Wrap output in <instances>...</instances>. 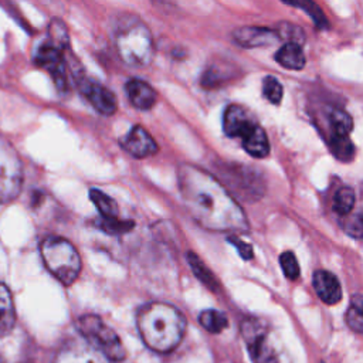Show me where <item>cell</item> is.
<instances>
[{"instance_id":"7402d4cb","label":"cell","mask_w":363,"mask_h":363,"mask_svg":"<svg viewBox=\"0 0 363 363\" xmlns=\"http://www.w3.org/2000/svg\"><path fill=\"white\" fill-rule=\"evenodd\" d=\"M89 199L98 208L101 217H116L118 216V204L116 201L98 189H91Z\"/></svg>"},{"instance_id":"44dd1931","label":"cell","mask_w":363,"mask_h":363,"mask_svg":"<svg viewBox=\"0 0 363 363\" xmlns=\"http://www.w3.org/2000/svg\"><path fill=\"white\" fill-rule=\"evenodd\" d=\"M199 322L206 330H208L211 333H220L228 326L227 316L221 311H217V309L203 311L199 316Z\"/></svg>"},{"instance_id":"6da1fadb","label":"cell","mask_w":363,"mask_h":363,"mask_svg":"<svg viewBox=\"0 0 363 363\" xmlns=\"http://www.w3.org/2000/svg\"><path fill=\"white\" fill-rule=\"evenodd\" d=\"M179 187L186 208L203 227L224 233L248 228L241 207L211 174L184 164L179 170Z\"/></svg>"},{"instance_id":"ffe728a7","label":"cell","mask_w":363,"mask_h":363,"mask_svg":"<svg viewBox=\"0 0 363 363\" xmlns=\"http://www.w3.org/2000/svg\"><path fill=\"white\" fill-rule=\"evenodd\" d=\"M329 147L335 157L342 162H350L354 156V145L349 135H332L329 139Z\"/></svg>"},{"instance_id":"9a60e30c","label":"cell","mask_w":363,"mask_h":363,"mask_svg":"<svg viewBox=\"0 0 363 363\" xmlns=\"http://www.w3.org/2000/svg\"><path fill=\"white\" fill-rule=\"evenodd\" d=\"M242 147L254 157H265L269 153V142L265 130L255 122L241 136Z\"/></svg>"},{"instance_id":"4dcf8cb0","label":"cell","mask_w":363,"mask_h":363,"mask_svg":"<svg viewBox=\"0 0 363 363\" xmlns=\"http://www.w3.org/2000/svg\"><path fill=\"white\" fill-rule=\"evenodd\" d=\"M343 228L347 234L359 238L362 235V230H363L362 228V216H360V213H356L354 216L347 217L345 224H343Z\"/></svg>"},{"instance_id":"3957f363","label":"cell","mask_w":363,"mask_h":363,"mask_svg":"<svg viewBox=\"0 0 363 363\" xmlns=\"http://www.w3.org/2000/svg\"><path fill=\"white\" fill-rule=\"evenodd\" d=\"M113 43L119 58L129 67H147L155 57V43L150 30L132 14H125L118 21Z\"/></svg>"},{"instance_id":"f1b7e54d","label":"cell","mask_w":363,"mask_h":363,"mask_svg":"<svg viewBox=\"0 0 363 363\" xmlns=\"http://www.w3.org/2000/svg\"><path fill=\"white\" fill-rule=\"evenodd\" d=\"M279 262H281L282 271L286 275V278L296 279L299 277V265H298V261H296V257L294 255V252H291V251L282 252L279 257Z\"/></svg>"},{"instance_id":"30bf717a","label":"cell","mask_w":363,"mask_h":363,"mask_svg":"<svg viewBox=\"0 0 363 363\" xmlns=\"http://www.w3.org/2000/svg\"><path fill=\"white\" fill-rule=\"evenodd\" d=\"M234 41L244 48H258L268 47L279 40L277 31L267 27H255V26H244L238 27L233 31Z\"/></svg>"},{"instance_id":"5b68a950","label":"cell","mask_w":363,"mask_h":363,"mask_svg":"<svg viewBox=\"0 0 363 363\" xmlns=\"http://www.w3.org/2000/svg\"><path fill=\"white\" fill-rule=\"evenodd\" d=\"M77 328L91 347L106 359L119 362L125 357V349L121 339L96 315H82L77 320Z\"/></svg>"},{"instance_id":"484cf974","label":"cell","mask_w":363,"mask_h":363,"mask_svg":"<svg viewBox=\"0 0 363 363\" xmlns=\"http://www.w3.org/2000/svg\"><path fill=\"white\" fill-rule=\"evenodd\" d=\"M48 37H50L48 43H51L58 50L62 51L64 48L68 47L69 37H68V30H67L64 21L54 18L48 26Z\"/></svg>"},{"instance_id":"603a6c76","label":"cell","mask_w":363,"mask_h":363,"mask_svg":"<svg viewBox=\"0 0 363 363\" xmlns=\"http://www.w3.org/2000/svg\"><path fill=\"white\" fill-rule=\"evenodd\" d=\"M354 206V191L349 186L339 187L333 196L332 208L340 216H347Z\"/></svg>"},{"instance_id":"f546056e","label":"cell","mask_w":363,"mask_h":363,"mask_svg":"<svg viewBox=\"0 0 363 363\" xmlns=\"http://www.w3.org/2000/svg\"><path fill=\"white\" fill-rule=\"evenodd\" d=\"M57 363H96V360L86 352L67 350L60 354Z\"/></svg>"},{"instance_id":"7a4b0ae2","label":"cell","mask_w":363,"mask_h":363,"mask_svg":"<svg viewBox=\"0 0 363 363\" xmlns=\"http://www.w3.org/2000/svg\"><path fill=\"white\" fill-rule=\"evenodd\" d=\"M136 326L149 349L157 353H166L173 350L183 339L186 319L173 305L150 302L138 311Z\"/></svg>"},{"instance_id":"cb8c5ba5","label":"cell","mask_w":363,"mask_h":363,"mask_svg":"<svg viewBox=\"0 0 363 363\" xmlns=\"http://www.w3.org/2000/svg\"><path fill=\"white\" fill-rule=\"evenodd\" d=\"M329 123L332 135H349L353 129V119L339 108H332L329 111Z\"/></svg>"},{"instance_id":"5bb4252c","label":"cell","mask_w":363,"mask_h":363,"mask_svg":"<svg viewBox=\"0 0 363 363\" xmlns=\"http://www.w3.org/2000/svg\"><path fill=\"white\" fill-rule=\"evenodd\" d=\"M126 94L130 104L142 111L150 109L157 99V94L152 85L138 78H132L126 82Z\"/></svg>"},{"instance_id":"e0dca14e","label":"cell","mask_w":363,"mask_h":363,"mask_svg":"<svg viewBox=\"0 0 363 363\" xmlns=\"http://www.w3.org/2000/svg\"><path fill=\"white\" fill-rule=\"evenodd\" d=\"M16 323V309L9 286L0 282V337L10 335Z\"/></svg>"},{"instance_id":"8992f818","label":"cell","mask_w":363,"mask_h":363,"mask_svg":"<svg viewBox=\"0 0 363 363\" xmlns=\"http://www.w3.org/2000/svg\"><path fill=\"white\" fill-rule=\"evenodd\" d=\"M23 166L14 147L0 136V204L11 201L21 189Z\"/></svg>"},{"instance_id":"8fae6325","label":"cell","mask_w":363,"mask_h":363,"mask_svg":"<svg viewBox=\"0 0 363 363\" xmlns=\"http://www.w3.org/2000/svg\"><path fill=\"white\" fill-rule=\"evenodd\" d=\"M122 147L133 157H147L157 152V145L150 133L140 125H135L121 142Z\"/></svg>"},{"instance_id":"ac0fdd59","label":"cell","mask_w":363,"mask_h":363,"mask_svg":"<svg viewBox=\"0 0 363 363\" xmlns=\"http://www.w3.org/2000/svg\"><path fill=\"white\" fill-rule=\"evenodd\" d=\"M187 261H189V265H190L193 274L199 278V281L201 284H204L208 289L217 291V288H218L217 278L210 271V268L194 252H187Z\"/></svg>"},{"instance_id":"83f0119b","label":"cell","mask_w":363,"mask_h":363,"mask_svg":"<svg viewBox=\"0 0 363 363\" xmlns=\"http://www.w3.org/2000/svg\"><path fill=\"white\" fill-rule=\"evenodd\" d=\"M262 94L264 96L274 105H278L282 99V95H284V88L281 85V82L272 77V75H268L264 78L262 81Z\"/></svg>"},{"instance_id":"2e32d148","label":"cell","mask_w":363,"mask_h":363,"mask_svg":"<svg viewBox=\"0 0 363 363\" xmlns=\"http://www.w3.org/2000/svg\"><path fill=\"white\" fill-rule=\"evenodd\" d=\"M275 61L286 69H302L306 64V57L298 43L288 41L275 52Z\"/></svg>"},{"instance_id":"4316f807","label":"cell","mask_w":363,"mask_h":363,"mask_svg":"<svg viewBox=\"0 0 363 363\" xmlns=\"http://www.w3.org/2000/svg\"><path fill=\"white\" fill-rule=\"evenodd\" d=\"M96 225L108 234H123L133 228L132 220H119L116 217H99L96 220Z\"/></svg>"},{"instance_id":"9c48e42d","label":"cell","mask_w":363,"mask_h":363,"mask_svg":"<svg viewBox=\"0 0 363 363\" xmlns=\"http://www.w3.org/2000/svg\"><path fill=\"white\" fill-rule=\"evenodd\" d=\"M78 86L82 95L101 115L109 116L116 112V108H118L116 96L108 88L86 78H81L78 82Z\"/></svg>"},{"instance_id":"277c9868","label":"cell","mask_w":363,"mask_h":363,"mask_svg":"<svg viewBox=\"0 0 363 363\" xmlns=\"http://www.w3.org/2000/svg\"><path fill=\"white\" fill-rule=\"evenodd\" d=\"M41 258L45 268L62 284H72L81 271V258L75 247L65 238L47 237L41 245Z\"/></svg>"},{"instance_id":"7c38bea8","label":"cell","mask_w":363,"mask_h":363,"mask_svg":"<svg viewBox=\"0 0 363 363\" xmlns=\"http://www.w3.org/2000/svg\"><path fill=\"white\" fill-rule=\"evenodd\" d=\"M312 284L315 288L316 295L320 298L322 302L335 305L342 298V288L337 278L325 269H318L313 272Z\"/></svg>"},{"instance_id":"ba28073f","label":"cell","mask_w":363,"mask_h":363,"mask_svg":"<svg viewBox=\"0 0 363 363\" xmlns=\"http://www.w3.org/2000/svg\"><path fill=\"white\" fill-rule=\"evenodd\" d=\"M35 62L51 74L57 88L61 92L67 89V71L61 50L54 47L51 43H44L40 45L35 54Z\"/></svg>"},{"instance_id":"d6986e66","label":"cell","mask_w":363,"mask_h":363,"mask_svg":"<svg viewBox=\"0 0 363 363\" xmlns=\"http://www.w3.org/2000/svg\"><path fill=\"white\" fill-rule=\"evenodd\" d=\"M282 3L301 9L302 11H305L315 23V26L318 28H328L329 27V21L325 16V13L322 11V9L313 3V0H281Z\"/></svg>"},{"instance_id":"1f68e13d","label":"cell","mask_w":363,"mask_h":363,"mask_svg":"<svg viewBox=\"0 0 363 363\" xmlns=\"http://www.w3.org/2000/svg\"><path fill=\"white\" fill-rule=\"evenodd\" d=\"M227 240L238 250L240 255H241L244 259L252 258V247H251L250 244L244 242L241 238H238V237H235V235H228Z\"/></svg>"},{"instance_id":"52a82bcc","label":"cell","mask_w":363,"mask_h":363,"mask_svg":"<svg viewBox=\"0 0 363 363\" xmlns=\"http://www.w3.org/2000/svg\"><path fill=\"white\" fill-rule=\"evenodd\" d=\"M242 335L248 345L252 363H278L275 350L268 342L259 322L245 320L242 325Z\"/></svg>"},{"instance_id":"4fadbf2b","label":"cell","mask_w":363,"mask_h":363,"mask_svg":"<svg viewBox=\"0 0 363 363\" xmlns=\"http://www.w3.org/2000/svg\"><path fill=\"white\" fill-rule=\"evenodd\" d=\"M252 123L254 121L250 118L248 112L242 106L237 104H231L224 109L223 130L227 136L241 138Z\"/></svg>"},{"instance_id":"d4e9b609","label":"cell","mask_w":363,"mask_h":363,"mask_svg":"<svg viewBox=\"0 0 363 363\" xmlns=\"http://www.w3.org/2000/svg\"><path fill=\"white\" fill-rule=\"evenodd\" d=\"M363 299L360 294H356L352 298L350 306L346 312V323L356 333L363 332Z\"/></svg>"}]
</instances>
